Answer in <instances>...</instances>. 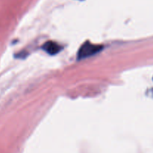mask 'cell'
Segmentation results:
<instances>
[{"label":"cell","mask_w":153,"mask_h":153,"mask_svg":"<svg viewBox=\"0 0 153 153\" xmlns=\"http://www.w3.org/2000/svg\"><path fill=\"white\" fill-rule=\"evenodd\" d=\"M43 50L49 55H56L62 49V46L53 41H48L42 46Z\"/></svg>","instance_id":"7a4b0ae2"},{"label":"cell","mask_w":153,"mask_h":153,"mask_svg":"<svg viewBox=\"0 0 153 153\" xmlns=\"http://www.w3.org/2000/svg\"><path fill=\"white\" fill-rule=\"evenodd\" d=\"M103 46L100 45L94 44L90 41H86L79 49L78 52V60L85 59V58L96 55L102 49Z\"/></svg>","instance_id":"6da1fadb"}]
</instances>
